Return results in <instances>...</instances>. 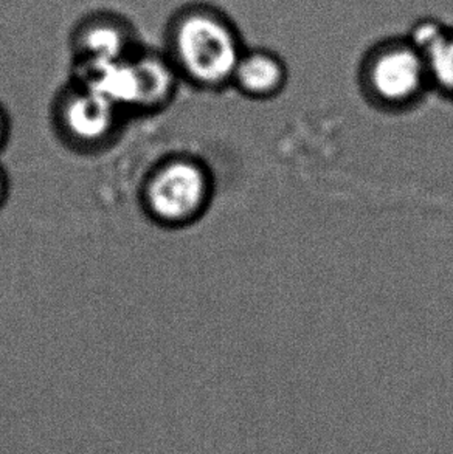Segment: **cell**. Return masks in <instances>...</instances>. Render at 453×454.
I'll return each instance as SVG.
<instances>
[{"label": "cell", "mask_w": 453, "mask_h": 454, "mask_svg": "<svg viewBox=\"0 0 453 454\" xmlns=\"http://www.w3.org/2000/svg\"><path fill=\"white\" fill-rule=\"evenodd\" d=\"M429 72L430 89L453 103V25L423 51Z\"/></svg>", "instance_id": "obj_8"}, {"label": "cell", "mask_w": 453, "mask_h": 454, "mask_svg": "<svg viewBox=\"0 0 453 454\" xmlns=\"http://www.w3.org/2000/svg\"><path fill=\"white\" fill-rule=\"evenodd\" d=\"M245 47L232 16L210 2L195 0L178 6L163 28L162 50L182 84L199 92L230 89Z\"/></svg>", "instance_id": "obj_1"}, {"label": "cell", "mask_w": 453, "mask_h": 454, "mask_svg": "<svg viewBox=\"0 0 453 454\" xmlns=\"http://www.w3.org/2000/svg\"><path fill=\"white\" fill-rule=\"evenodd\" d=\"M129 117L112 101L68 78L50 105L58 142L78 155H99L122 140Z\"/></svg>", "instance_id": "obj_4"}, {"label": "cell", "mask_w": 453, "mask_h": 454, "mask_svg": "<svg viewBox=\"0 0 453 454\" xmlns=\"http://www.w3.org/2000/svg\"><path fill=\"white\" fill-rule=\"evenodd\" d=\"M357 82L368 105L385 114L411 111L432 92L425 58L405 35L371 45L362 56Z\"/></svg>", "instance_id": "obj_3"}, {"label": "cell", "mask_w": 453, "mask_h": 454, "mask_svg": "<svg viewBox=\"0 0 453 454\" xmlns=\"http://www.w3.org/2000/svg\"><path fill=\"white\" fill-rule=\"evenodd\" d=\"M289 68L282 56L264 47H245L232 78L239 95L253 101L274 99L288 86Z\"/></svg>", "instance_id": "obj_7"}, {"label": "cell", "mask_w": 453, "mask_h": 454, "mask_svg": "<svg viewBox=\"0 0 453 454\" xmlns=\"http://www.w3.org/2000/svg\"><path fill=\"white\" fill-rule=\"evenodd\" d=\"M10 191H12V180L6 172L5 166L2 165V161H0V211L8 202Z\"/></svg>", "instance_id": "obj_10"}, {"label": "cell", "mask_w": 453, "mask_h": 454, "mask_svg": "<svg viewBox=\"0 0 453 454\" xmlns=\"http://www.w3.org/2000/svg\"><path fill=\"white\" fill-rule=\"evenodd\" d=\"M141 45L134 22L126 14L107 8L83 14L68 33L72 61H118Z\"/></svg>", "instance_id": "obj_5"}, {"label": "cell", "mask_w": 453, "mask_h": 454, "mask_svg": "<svg viewBox=\"0 0 453 454\" xmlns=\"http://www.w3.org/2000/svg\"><path fill=\"white\" fill-rule=\"evenodd\" d=\"M12 129V117H10V114L6 111L5 106L0 103V153L5 151L8 143H10Z\"/></svg>", "instance_id": "obj_9"}, {"label": "cell", "mask_w": 453, "mask_h": 454, "mask_svg": "<svg viewBox=\"0 0 453 454\" xmlns=\"http://www.w3.org/2000/svg\"><path fill=\"white\" fill-rule=\"evenodd\" d=\"M135 101L132 117H153L165 111L176 99L182 81L162 47L143 43L132 56Z\"/></svg>", "instance_id": "obj_6"}, {"label": "cell", "mask_w": 453, "mask_h": 454, "mask_svg": "<svg viewBox=\"0 0 453 454\" xmlns=\"http://www.w3.org/2000/svg\"><path fill=\"white\" fill-rule=\"evenodd\" d=\"M215 197V172L203 157L191 153L160 157L139 186L143 215L155 227L171 231L203 221Z\"/></svg>", "instance_id": "obj_2"}]
</instances>
